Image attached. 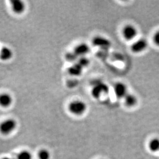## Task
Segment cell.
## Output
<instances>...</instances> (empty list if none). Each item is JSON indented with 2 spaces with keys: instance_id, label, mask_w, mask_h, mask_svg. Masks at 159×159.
Listing matches in <instances>:
<instances>
[{
  "instance_id": "cell-1",
  "label": "cell",
  "mask_w": 159,
  "mask_h": 159,
  "mask_svg": "<svg viewBox=\"0 0 159 159\" xmlns=\"http://www.w3.org/2000/svg\"><path fill=\"white\" fill-rule=\"evenodd\" d=\"M87 104L84 102L80 100H74L70 102L68 106L69 111L75 116H81L87 110Z\"/></svg>"
},
{
  "instance_id": "cell-2",
  "label": "cell",
  "mask_w": 159,
  "mask_h": 159,
  "mask_svg": "<svg viewBox=\"0 0 159 159\" xmlns=\"http://www.w3.org/2000/svg\"><path fill=\"white\" fill-rule=\"evenodd\" d=\"M109 89L108 85L102 82H96L93 84L91 95L94 98H99L103 95L108 94Z\"/></svg>"
},
{
  "instance_id": "cell-3",
  "label": "cell",
  "mask_w": 159,
  "mask_h": 159,
  "mask_svg": "<svg viewBox=\"0 0 159 159\" xmlns=\"http://www.w3.org/2000/svg\"><path fill=\"white\" fill-rule=\"evenodd\" d=\"M121 34L127 41L134 40L138 34V30L136 27L132 24H127L122 29Z\"/></svg>"
},
{
  "instance_id": "cell-4",
  "label": "cell",
  "mask_w": 159,
  "mask_h": 159,
  "mask_svg": "<svg viewBox=\"0 0 159 159\" xmlns=\"http://www.w3.org/2000/svg\"><path fill=\"white\" fill-rule=\"evenodd\" d=\"M16 121L11 119L6 120L0 124V132L4 135H8L11 133L16 129Z\"/></svg>"
},
{
  "instance_id": "cell-5",
  "label": "cell",
  "mask_w": 159,
  "mask_h": 159,
  "mask_svg": "<svg viewBox=\"0 0 159 159\" xmlns=\"http://www.w3.org/2000/svg\"><path fill=\"white\" fill-rule=\"evenodd\" d=\"M148 47V41L145 39H139L134 41L130 47L131 50L135 53L139 54L145 51Z\"/></svg>"
},
{
  "instance_id": "cell-6",
  "label": "cell",
  "mask_w": 159,
  "mask_h": 159,
  "mask_svg": "<svg viewBox=\"0 0 159 159\" xmlns=\"http://www.w3.org/2000/svg\"><path fill=\"white\" fill-rule=\"evenodd\" d=\"M114 93L118 98H124L129 93L127 86L123 82H117L113 87Z\"/></svg>"
},
{
  "instance_id": "cell-7",
  "label": "cell",
  "mask_w": 159,
  "mask_h": 159,
  "mask_svg": "<svg viewBox=\"0 0 159 159\" xmlns=\"http://www.w3.org/2000/svg\"><path fill=\"white\" fill-rule=\"evenodd\" d=\"M90 51V47L87 44L81 43L76 46L74 52L79 57H85Z\"/></svg>"
},
{
  "instance_id": "cell-8",
  "label": "cell",
  "mask_w": 159,
  "mask_h": 159,
  "mask_svg": "<svg viewBox=\"0 0 159 159\" xmlns=\"http://www.w3.org/2000/svg\"><path fill=\"white\" fill-rule=\"evenodd\" d=\"M123 99L124 104H125V106L129 108L135 107L138 103V98L136 96L129 93L125 96Z\"/></svg>"
},
{
  "instance_id": "cell-9",
  "label": "cell",
  "mask_w": 159,
  "mask_h": 159,
  "mask_svg": "<svg viewBox=\"0 0 159 159\" xmlns=\"http://www.w3.org/2000/svg\"><path fill=\"white\" fill-rule=\"evenodd\" d=\"M12 11L16 14H21L25 9V5L23 1L12 0L11 1Z\"/></svg>"
},
{
  "instance_id": "cell-10",
  "label": "cell",
  "mask_w": 159,
  "mask_h": 159,
  "mask_svg": "<svg viewBox=\"0 0 159 159\" xmlns=\"http://www.w3.org/2000/svg\"><path fill=\"white\" fill-rule=\"evenodd\" d=\"M12 102V97L7 93L1 94L0 95V106L2 107H9Z\"/></svg>"
},
{
  "instance_id": "cell-11",
  "label": "cell",
  "mask_w": 159,
  "mask_h": 159,
  "mask_svg": "<svg viewBox=\"0 0 159 159\" xmlns=\"http://www.w3.org/2000/svg\"><path fill=\"white\" fill-rule=\"evenodd\" d=\"M93 44L95 46L100 47H109L110 41L102 37H96L93 40Z\"/></svg>"
},
{
  "instance_id": "cell-12",
  "label": "cell",
  "mask_w": 159,
  "mask_h": 159,
  "mask_svg": "<svg viewBox=\"0 0 159 159\" xmlns=\"http://www.w3.org/2000/svg\"><path fill=\"white\" fill-rule=\"evenodd\" d=\"M13 53L10 48L4 47L0 50V59L2 61H8L12 57Z\"/></svg>"
},
{
  "instance_id": "cell-13",
  "label": "cell",
  "mask_w": 159,
  "mask_h": 159,
  "mask_svg": "<svg viewBox=\"0 0 159 159\" xmlns=\"http://www.w3.org/2000/svg\"><path fill=\"white\" fill-rule=\"evenodd\" d=\"M83 68L78 63H75L68 68V73L73 76H79L83 72Z\"/></svg>"
},
{
  "instance_id": "cell-14",
  "label": "cell",
  "mask_w": 159,
  "mask_h": 159,
  "mask_svg": "<svg viewBox=\"0 0 159 159\" xmlns=\"http://www.w3.org/2000/svg\"><path fill=\"white\" fill-rule=\"evenodd\" d=\"M148 148L153 152H156L159 151V138H154L152 139L148 143Z\"/></svg>"
},
{
  "instance_id": "cell-15",
  "label": "cell",
  "mask_w": 159,
  "mask_h": 159,
  "mask_svg": "<svg viewBox=\"0 0 159 159\" xmlns=\"http://www.w3.org/2000/svg\"><path fill=\"white\" fill-rule=\"evenodd\" d=\"M38 156L39 159H50V154L48 150L42 149L39 152Z\"/></svg>"
},
{
  "instance_id": "cell-16",
  "label": "cell",
  "mask_w": 159,
  "mask_h": 159,
  "mask_svg": "<svg viewBox=\"0 0 159 159\" xmlns=\"http://www.w3.org/2000/svg\"><path fill=\"white\" fill-rule=\"evenodd\" d=\"M78 57L74 51L68 52L66 55V58L69 62H74L77 60Z\"/></svg>"
},
{
  "instance_id": "cell-17",
  "label": "cell",
  "mask_w": 159,
  "mask_h": 159,
  "mask_svg": "<svg viewBox=\"0 0 159 159\" xmlns=\"http://www.w3.org/2000/svg\"><path fill=\"white\" fill-rule=\"evenodd\" d=\"M18 159H32V156L31 154L28 151H23L18 154Z\"/></svg>"
},
{
  "instance_id": "cell-18",
  "label": "cell",
  "mask_w": 159,
  "mask_h": 159,
  "mask_svg": "<svg viewBox=\"0 0 159 159\" xmlns=\"http://www.w3.org/2000/svg\"><path fill=\"white\" fill-rule=\"evenodd\" d=\"M78 64H79L80 65L83 67L84 68L89 66L90 61L89 60V59L86 57H80L79 60H78Z\"/></svg>"
},
{
  "instance_id": "cell-19",
  "label": "cell",
  "mask_w": 159,
  "mask_h": 159,
  "mask_svg": "<svg viewBox=\"0 0 159 159\" xmlns=\"http://www.w3.org/2000/svg\"><path fill=\"white\" fill-rule=\"evenodd\" d=\"M153 41L154 44L157 47H159V30L155 32L153 36Z\"/></svg>"
},
{
  "instance_id": "cell-20",
  "label": "cell",
  "mask_w": 159,
  "mask_h": 159,
  "mask_svg": "<svg viewBox=\"0 0 159 159\" xmlns=\"http://www.w3.org/2000/svg\"><path fill=\"white\" fill-rule=\"evenodd\" d=\"M2 159H10L9 158H8V157H4V158H2Z\"/></svg>"
}]
</instances>
